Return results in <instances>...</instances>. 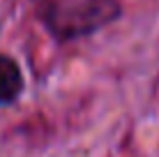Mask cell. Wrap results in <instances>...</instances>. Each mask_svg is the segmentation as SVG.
<instances>
[{"instance_id":"cell-1","label":"cell","mask_w":159,"mask_h":157,"mask_svg":"<svg viewBox=\"0 0 159 157\" xmlns=\"http://www.w3.org/2000/svg\"><path fill=\"white\" fill-rule=\"evenodd\" d=\"M120 0H62L48 5L42 21L60 42L79 39L106 28L120 16Z\"/></svg>"},{"instance_id":"cell-2","label":"cell","mask_w":159,"mask_h":157,"mask_svg":"<svg viewBox=\"0 0 159 157\" xmlns=\"http://www.w3.org/2000/svg\"><path fill=\"white\" fill-rule=\"evenodd\" d=\"M23 74L14 58L0 53V104H12L21 95Z\"/></svg>"}]
</instances>
